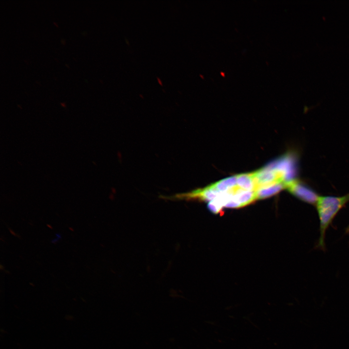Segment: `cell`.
<instances>
[{"label": "cell", "mask_w": 349, "mask_h": 349, "mask_svg": "<svg viewBox=\"0 0 349 349\" xmlns=\"http://www.w3.org/2000/svg\"><path fill=\"white\" fill-rule=\"evenodd\" d=\"M349 202V193L342 196H318L315 204L319 220L320 237L318 246L325 247L326 230L333 218Z\"/></svg>", "instance_id": "1"}, {"label": "cell", "mask_w": 349, "mask_h": 349, "mask_svg": "<svg viewBox=\"0 0 349 349\" xmlns=\"http://www.w3.org/2000/svg\"><path fill=\"white\" fill-rule=\"evenodd\" d=\"M286 189L300 200L312 205H315L319 196L310 187L297 179L286 183Z\"/></svg>", "instance_id": "2"}, {"label": "cell", "mask_w": 349, "mask_h": 349, "mask_svg": "<svg viewBox=\"0 0 349 349\" xmlns=\"http://www.w3.org/2000/svg\"><path fill=\"white\" fill-rule=\"evenodd\" d=\"M233 199L243 206L251 203L257 198L255 191L246 190L240 188L234 194Z\"/></svg>", "instance_id": "3"}, {"label": "cell", "mask_w": 349, "mask_h": 349, "mask_svg": "<svg viewBox=\"0 0 349 349\" xmlns=\"http://www.w3.org/2000/svg\"><path fill=\"white\" fill-rule=\"evenodd\" d=\"M237 185L246 190L255 191L254 172L236 175Z\"/></svg>", "instance_id": "4"}, {"label": "cell", "mask_w": 349, "mask_h": 349, "mask_svg": "<svg viewBox=\"0 0 349 349\" xmlns=\"http://www.w3.org/2000/svg\"><path fill=\"white\" fill-rule=\"evenodd\" d=\"M286 189V183H280L258 189L256 192L257 199L270 197Z\"/></svg>", "instance_id": "5"}, {"label": "cell", "mask_w": 349, "mask_h": 349, "mask_svg": "<svg viewBox=\"0 0 349 349\" xmlns=\"http://www.w3.org/2000/svg\"><path fill=\"white\" fill-rule=\"evenodd\" d=\"M211 185L221 193L227 192L237 185L236 175L224 178Z\"/></svg>", "instance_id": "6"}, {"label": "cell", "mask_w": 349, "mask_h": 349, "mask_svg": "<svg viewBox=\"0 0 349 349\" xmlns=\"http://www.w3.org/2000/svg\"><path fill=\"white\" fill-rule=\"evenodd\" d=\"M222 206V205L216 199L209 202L207 205L209 210L216 214L221 212Z\"/></svg>", "instance_id": "7"}, {"label": "cell", "mask_w": 349, "mask_h": 349, "mask_svg": "<svg viewBox=\"0 0 349 349\" xmlns=\"http://www.w3.org/2000/svg\"><path fill=\"white\" fill-rule=\"evenodd\" d=\"M9 230L10 233H11L12 235H13V236L17 237L18 238H20V236H19L18 235L16 234L12 229H10V228H9Z\"/></svg>", "instance_id": "8"}, {"label": "cell", "mask_w": 349, "mask_h": 349, "mask_svg": "<svg viewBox=\"0 0 349 349\" xmlns=\"http://www.w3.org/2000/svg\"><path fill=\"white\" fill-rule=\"evenodd\" d=\"M59 239L58 238H56V239H53V240L51 241V242H52L53 243L55 244V243H56L58 241Z\"/></svg>", "instance_id": "9"}, {"label": "cell", "mask_w": 349, "mask_h": 349, "mask_svg": "<svg viewBox=\"0 0 349 349\" xmlns=\"http://www.w3.org/2000/svg\"><path fill=\"white\" fill-rule=\"evenodd\" d=\"M0 269L1 270H4V266H2V264H0Z\"/></svg>", "instance_id": "10"}, {"label": "cell", "mask_w": 349, "mask_h": 349, "mask_svg": "<svg viewBox=\"0 0 349 349\" xmlns=\"http://www.w3.org/2000/svg\"><path fill=\"white\" fill-rule=\"evenodd\" d=\"M47 226L49 228H50V229H52L53 228H52V226L50 224H47Z\"/></svg>", "instance_id": "11"}, {"label": "cell", "mask_w": 349, "mask_h": 349, "mask_svg": "<svg viewBox=\"0 0 349 349\" xmlns=\"http://www.w3.org/2000/svg\"><path fill=\"white\" fill-rule=\"evenodd\" d=\"M69 230H71V231H74V229H73L72 227H69Z\"/></svg>", "instance_id": "12"}, {"label": "cell", "mask_w": 349, "mask_h": 349, "mask_svg": "<svg viewBox=\"0 0 349 349\" xmlns=\"http://www.w3.org/2000/svg\"><path fill=\"white\" fill-rule=\"evenodd\" d=\"M346 232L349 233V226L347 228Z\"/></svg>", "instance_id": "13"}, {"label": "cell", "mask_w": 349, "mask_h": 349, "mask_svg": "<svg viewBox=\"0 0 349 349\" xmlns=\"http://www.w3.org/2000/svg\"><path fill=\"white\" fill-rule=\"evenodd\" d=\"M5 272H6L7 273H9V271H8V270H5Z\"/></svg>", "instance_id": "14"}]
</instances>
